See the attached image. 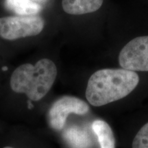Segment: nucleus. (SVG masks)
I'll use <instances>...</instances> for the list:
<instances>
[{
    "label": "nucleus",
    "mask_w": 148,
    "mask_h": 148,
    "mask_svg": "<svg viewBox=\"0 0 148 148\" xmlns=\"http://www.w3.org/2000/svg\"><path fill=\"white\" fill-rule=\"evenodd\" d=\"M45 22L38 15H18L0 18V36L13 40L39 34Z\"/></svg>",
    "instance_id": "obj_3"
},
{
    "label": "nucleus",
    "mask_w": 148,
    "mask_h": 148,
    "mask_svg": "<svg viewBox=\"0 0 148 148\" xmlns=\"http://www.w3.org/2000/svg\"><path fill=\"white\" fill-rule=\"evenodd\" d=\"M89 106L78 97L73 96H63L57 99L48 111V122L51 128L56 130L63 129L69 114L75 113L79 115L86 114Z\"/></svg>",
    "instance_id": "obj_5"
},
{
    "label": "nucleus",
    "mask_w": 148,
    "mask_h": 148,
    "mask_svg": "<svg viewBox=\"0 0 148 148\" xmlns=\"http://www.w3.org/2000/svg\"><path fill=\"white\" fill-rule=\"evenodd\" d=\"M5 6L18 15H36L41 10L32 0H5Z\"/></svg>",
    "instance_id": "obj_9"
},
{
    "label": "nucleus",
    "mask_w": 148,
    "mask_h": 148,
    "mask_svg": "<svg viewBox=\"0 0 148 148\" xmlns=\"http://www.w3.org/2000/svg\"><path fill=\"white\" fill-rule=\"evenodd\" d=\"M57 68L52 60L43 58L35 64H23L14 70L10 77V87L17 93H24L31 101L40 100L52 87Z\"/></svg>",
    "instance_id": "obj_2"
},
{
    "label": "nucleus",
    "mask_w": 148,
    "mask_h": 148,
    "mask_svg": "<svg viewBox=\"0 0 148 148\" xmlns=\"http://www.w3.org/2000/svg\"><path fill=\"white\" fill-rule=\"evenodd\" d=\"M3 148H14V147H9V146H7V147H5Z\"/></svg>",
    "instance_id": "obj_11"
},
{
    "label": "nucleus",
    "mask_w": 148,
    "mask_h": 148,
    "mask_svg": "<svg viewBox=\"0 0 148 148\" xmlns=\"http://www.w3.org/2000/svg\"><path fill=\"white\" fill-rule=\"evenodd\" d=\"M92 130L97 135L101 148H115V139L110 125L103 120L97 119L92 123Z\"/></svg>",
    "instance_id": "obj_7"
},
{
    "label": "nucleus",
    "mask_w": 148,
    "mask_h": 148,
    "mask_svg": "<svg viewBox=\"0 0 148 148\" xmlns=\"http://www.w3.org/2000/svg\"><path fill=\"white\" fill-rule=\"evenodd\" d=\"M103 1V0H62V6L66 13L80 15L98 10Z\"/></svg>",
    "instance_id": "obj_6"
},
{
    "label": "nucleus",
    "mask_w": 148,
    "mask_h": 148,
    "mask_svg": "<svg viewBox=\"0 0 148 148\" xmlns=\"http://www.w3.org/2000/svg\"><path fill=\"white\" fill-rule=\"evenodd\" d=\"M64 139L71 148H89L90 139L87 132L78 127H69L63 133Z\"/></svg>",
    "instance_id": "obj_8"
},
{
    "label": "nucleus",
    "mask_w": 148,
    "mask_h": 148,
    "mask_svg": "<svg viewBox=\"0 0 148 148\" xmlns=\"http://www.w3.org/2000/svg\"><path fill=\"white\" fill-rule=\"evenodd\" d=\"M132 148H148V123L143 125L133 140Z\"/></svg>",
    "instance_id": "obj_10"
},
{
    "label": "nucleus",
    "mask_w": 148,
    "mask_h": 148,
    "mask_svg": "<svg viewBox=\"0 0 148 148\" xmlns=\"http://www.w3.org/2000/svg\"><path fill=\"white\" fill-rule=\"evenodd\" d=\"M138 82L139 77L134 71L123 68L98 70L88 81L86 99L92 106H103L126 97Z\"/></svg>",
    "instance_id": "obj_1"
},
{
    "label": "nucleus",
    "mask_w": 148,
    "mask_h": 148,
    "mask_svg": "<svg viewBox=\"0 0 148 148\" xmlns=\"http://www.w3.org/2000/svg\"><path fill=\"white\" fill-rule=\"evenodd\" d=\"M119 62L123 69L132 71H148V36L130 40L121 49Z\"/></svg>",
    "instance_id": "obj_4"
}]
</instances>
